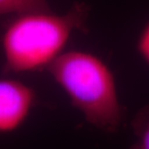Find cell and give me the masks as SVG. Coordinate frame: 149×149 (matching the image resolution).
<instances>
[{"label":"cell","mask_w":149,"mask_h":149,"mask_svg":"<svg viewBox=\"0 0 149 149\" xmlns=\"http://www.w3.org/2000/svg\"><path fill=\"white\" fill-rule=\"evenodd\" d=\"M36 98L33 89L21 81L0 80V133L19 128L28 117Z\"/></svg>","instance_id":"obj_3"},{"label":"cell","mask_w":149,"mask_h":149,"mask_svg":"<svg viewBox=\"0 0 149 149\" xmlns=\"http://www.w3.org/2000/svg\"><path fill=\"white\" fill-rule=\"evenodd\" d=\"M47 70L87 122L106 133L118 130L124 109L114 74L101 58L84 51H69Z\"/></svg>","instance_id":"obj_2"},{"label":"cell","mask_w":149,"mask_h":149,"mask_svg":"<svg viewBox=\"0 0 149 149\" xmlns=\"http://www.w3.org/2000/svg\"><path fill=\"white\" fill-rule=\"evenodd\" d=\"M52 10L47 0H0V16L28 12Z\"/></svg>","instance_id":"obj_5"},{"label":"cell","mask_w":149,"mask_h":149,"mask_svg":"<svg viewBox=\"0 0 149 149\" xmlns=\"http://www.w3.org/2000/svg\"><path fill=\"white\" fill-rule=\"evenodd\" d=\"M137 141L130 149H149V105L139 110L131 122Z\"/></svg>","instance_id":"obj_4"},{"label":"cell","mask_w":149,"mask_h":149,"mask_svg":"<svg viewBox=\"0 0 149 149\" xmlns=\"http://www.w3.org/2000/svg\"><path fill=\"white\" fill-rule=\"evenodd\" d=\"M137 47L141 56L149 65V22L140 34Z\"/></svg>","instance_id":"obj_6"},{"label":"cell","mask_w":149,"mask_h":149,"mask_svg":"<svg viewBox=\"0 0 149 149\" xmlns=\"http://www.w3.org/2000/svg\"><path fill=\"white\" fill-rule=\"evenodd\" d=\"M90 10L87 3L76 2L61 15L52 10L16 15L2 38L4 73L47 70L63 53L74 31H88Z\"/></svg>","instance_id":"obj_1"}]
</instances>
